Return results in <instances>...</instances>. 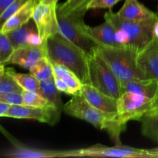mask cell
<instances>
[{
    "mask_svg": "<svg viewBox=\"0 0 158 158\" xmlns=\"http://www.w3.org/2000/svg\"><path fill=\"white\" fill-rule=\"evenodd\" d=\"M24 89L19 86L14 77L8 72L6 65L0 64V94L9 93L23 94Z\"/></svg>",
    "mask_w": 158,
    "mask_h": 158,
    "instance_id": "obj_23",
    "label": "cell"
},
{
    "mask_svg": "<svg viewBox=\"0 0 158 158\" xmlns=\"http://www.w3.org/2000/svg\"><path fill=\"white\" fill-rule=\"evenodd\" d=\"M156 100L129 91L123 92L117 99V116L125 125L131 120L140 121L155 105Z\"/></svg>",
    "mask_w": 158,
    "mask_h": 158,
    "instance_id": "obj_7",
    "label": "cell"
},
{
    "mask_svg": "<svg viewBox=\"0 0 158 158\" xmlns=\"http://www.w3.org/2000/svg\"><path fill=\"white\" fill-rule=\"evenodd\" d=\"M12 105L6 103V102L0 101V117H7Z\"/></svg>",
    "mask_w": 158,
    "mask_h": 158,
    "instance_id": "obj_32",
    "label": "cell"
},
{
    "mask_svg": "<svg viewBox=\"0 0 158 158\" xmlns=\"http://www.w3.org/2000/svg\"><path fill=\"white\" fill-rule=\"evenodd\" d=\"M80 94L99 110L110 115L117 114V99L106 95L91 84H83Z\"/></svg>",
    "mask_w": 158,
    "mask_h": 158,
    "instance_id": "obj_11",
    "label": "cell"
},
{
    "mask_svg": "<svg viewBox=\"0 0 158 158\" xmlns=\"http://www.w3.org/2000/svg\"><path fill=\"white\" fill-rule=\"evenodd\" d=\"M125 91L135 93L157 100L158 97V81L148 78L130 80L121 85V92Z\"/></svg>",
    "mask_w": 158,
    "mask_h": 158,
    "instance_id": "obj_18",
    "label": "cell"
},
{
    "mask_svg": "<svg viewBox=\"0 0 158 158\" xmlns=\"http://www.w3.org/2000/svg\"><path fill=\"white\" fill-rule=\"evenodd\" d=\"M6 69L14 77V79L16 80L17 83L24 90L40 92V82L30 73H19L12 68L6 67Z\"/></svg>",
    "mask_w": 158,
    "mask_h": 158,
    "instance_id": "obj_25",
    "label": "cell"
},
{
    "mask_svg": "<svg viewBox=\"0 0 158 158\" xmlns=\"http://www.w3.org/2000/svg\"><path fill=\"white\" fill-rule=\"evenodd\" d=\"M158 19L132 21L122 19L111 9L104 14V19L108 20L116 29L117 40L122 46L139 52L152 40L153 29Z\"/></svg>",
    "mask_w": 158,
    "mask_h": 158,
    "instance_id": "obj_3",
    "label": "cell"
},
{
    "mask_svg": "<svg viewBox=\"0 0 158 158\" xmlns=\"http://www.w3.org/2000/svg\"><path fill=\"white\" fill-rule=\"evenodd\" d=\"M53 1H55V2H58V1H59V0H53Z\"/></svg>",
    "mask_w": 158,
    "mask_h": 158,
    "instance_id": "obj_37",
    "label": "cell"
},
{
    "mask_svg": "<svg viewBox=\"0 0 158 158\" xmlns=\"http://www.w3.org/2000/svg\"><path fill=\"white\" fill-rule=\"evenodd\" d=\"M117 14L120 18L132 21H143L158 17V14L147 8L138 0H125Z\"/></svg>",
    "mask_w": 158,
    "mask_h": 158,
    "instance_id": "obj_17",
    "label": "cell"
},
{
    "mask_svg": "<svg viewBox=\"0 0 158 158\" xmlns=\"http://www.w3.org/2000/svg\"><path fill=\"white\" fill-rule=\"evenodd\" d=\"M30 0H15L2 12L0 13V26H2L15 12L24 6Z\"/></svg>",
    "mask_w": 158,
    "mask_h": 158,
    "instance_id": "obj_28",
    "label": "cell"
},
{
    "mask_svg": "<svg viewBox=\"0 0 158 158\" xmlns=\"http://www.w3.org/2000/svg\"><path fill=\"white\" fill-rule=\"evenodd\" d=\"M143 136L158 142V97L152 110L140 120Z\"/></svg>",
    "mask_w": 158,
    "mask_h": 158,
    "instance_id": "obj_21",
    "label": "cell"
},
{
    "mask_svg": "<svg viewBox=\"0 0 158 158\" xmlns=\"http://www.w3.org/2000/svg\"><path fill=\"white\" fill-rule=\"evenodd\" d=\"M121 157V158H151L147 150L138 149L123 145L106 147L95 144L86 148L69 150L68 157Z\"/></svg>",
    "mask_w": 158,
    "mask_h": 158,
    "instance_id": "obj_9",
    "label": "cell"
},
{
    "mask_svg": "<svg viewBox=\"0 0 158 158\" xmlns=\"http://www.w3.org/2000/svg\"><path fill=\"white\" fill-rule=\"evenodd\" d=\"M0 101L6 102L12 106L24 105L23 94L20 93H9V94H0Z\"/></svg>",
    "mask_w": 158,
    "mask_h": 158,
    "instance_id": "obj_30",
    "label": "cell"
},
{
    "mask_svg": "<svg viewBox=\"0 0 158 158\" xmlns=\"http://www.w3.org/2000/svg\"><path fill=\"white\" fill-rule=\"evenodd\" d=\"M157 1H158V0H157Z\"/></svg>",
    "mask_w": 158,
    "mask_h": 158,
    "instance_id": "obj_38",
    "label": "cell"
},
{
    "mask_svg": "<svg viewBox=\"0 0 158 158\" xmlns=\"http://www.w3.org/2000/svg\"><path fill=\"white\" fill-rule=\"evenodd\" d=\"M148 153L149 154L151 158H157L158 157V147L155 148H152V149L147 150Z\"/></svg>",
    "mask_w": 158,
    "mask_h": 158,
    "instance_id": "obj_34",
    "label": "cell"
},
{
    "mask_svg": "<svg viewBox=\"0 0 158 158\" xmlns=\"http://www.w3.org/2000/svg\"><path fill=\"white\" fill-rule=\"evenodd\" d=\"M54 80H55L56 86L57 89H59V91H60V93H64V94H68V95L72 96L71 89H69V86L66 85V83H65L62 79L59 78V77H54Z\"/></svg>",
    "mask_w": 158,
    "mask_h": 158,
    "instance_id": "obj_31",
    "label": "cell"
},
{
    "mask_svg": "<svg viewBox=\"0 0 158 158\" xmlns=\"http://www.w3.org/2000/svg\"><path fill=\"white\" fill-rule=\"evenodd\" d=\"M40 93L44 96L49 103L56 108L59 111L62 112L63 110V105L62 103L60 91L57 89L55 84L54 77L47 80L40 81Z\"/></svg>",
    "mask_w": 158,
    "mask_h": 158,
    "instance_id": "obj_22",
    "label": "cell"
},
{
    "mask_svg": "<svg viewBox=\"0 0 158 158\" xmlns=\"http://www.w3.org/2000/svg\"><path fill=\"white\" fill-rule=\"evenodd\" d=\"M73 1V0H66V1L65 2H63L62 5H63V6H66V5H69V3L72 2Z\"/></svg>",
    "mask_w": 158,
    "mask_h": 158,
    "instance_id": "obj_36",
    "label": "cell"
},
{
    "mask_svg": "<svg viewBox=\"0 0 158 158\" xmlns=\"http://www.w3.org/2000/svg\"><path fill=\"white\" fill-rule=\"evenodd\" d=\"M6 34L10 39L15 49L24 46H40L44 43L39 35L33 20H30L23 26Z\"/></svg>",
    "mask_w": 158,
    "mask_h": 158,
    "instance_id": "obj_14",
    "label": "cell"
},
{
    "mask_svg": "<svg viewBox=\"0 0 158 158\" xmlns=\"http://www.w3.org/2000/svg\"><path fill=\"white\" fill-rule=\"evenodd\" d=\"M97 51L114 73L120 85L136 79L147 78L137 63L138 52L130 48L98 46Z\"/></svg>",
    "mask_w": 158,
    "mask_h": 158,
    "instance_id": "obj_4",
    "label": "cell"
},
{
    "mask_svg": "<svg viewBox=\"0 0 158 158\" xmlns=\"http://www.w3.org/2000/svg\"><path fill=\"white\" fill-rule=\"evenodd\" d=\"M44 56H47L45 43L40 46L17 48L12 54L6 65H18L29 70L35 63Z\"/></svg>",
    "mask_w": 158,
    "mask_h": 158,
    "instance_id": "obj_15",
    "label": "cell"
},
{
    "mask_svg": "<svg viewBox=\"0 0 158 158\" xmlns=\"http://www.w3.org/2000/svg\"><path fill=\"white\" fill-rule=\"evenodd\" d=\"M57 15L59 30L63 36L87 54H91L98 48L99 45L83 32V26L85 24L83 14L77 12L66 13L57 12Z\"/></svg>",
    "mask_w": 158,
    "mask_h": 158,
    "instance_id": "obj_6",
    "label": "cell"
},
{
    "mask_svg": "<svg viewBox=\"0 0 158 158\" xmlns=\"http://www.w3.org/2000/svg\"><path fill=\"white\" fill-rule=\"evenodd\" d=\"M153 35L154 38L158 39V19L157 21L155 22V24L154 26V29H153Z\"/></svg>",
    "mask_w": 158,
    "mask_h": 158,
    "instance_id": "obj_35",
    "label": "cell"
},
{
    "mask_svg": "<svg viewBox=\"0 0 158 158\" xmlns=\"http://www.w3.org/2000/svg\"><path fill=\"white\" fill-rule=\"evenodd\" d=\"M15 49L7 34L0 32V64L6 66V63Z\"/></svg>",
    "mask_w": 158,
    "mask_h": 158,
    "instance_id": "obj_27",
    "label": "cell"
},
{
    "mask_svg": "<svg viewBox=\"0 0 158 158\" xmlns=\"http://www.w3.org/2000/svg\"><path fill=\"white\" fill-rule=\"evenodd\" d=\"M137 63L147 78L158 81V39L152 40L138 52Z\"/></svg>",
    "mask_w": 158,
    "mask_h": 158,
    "instance_id": "obj_12",
    "label": "cell"
},
{
    "mask_svg": "<svg viewBox=\"0 0 158 158\" xmlns=\"http://www.w3.org/2000/svg\"><path fill=\"white\" fill-rule=\"evenodd\" d=\"M120 1V0H92L86 6V11L97 9H111L113 6Z\"/></svg>",
    "mask_w": 158,
    "mask_h": 158,
    "instance_id": "obj_29",
    "label": "cell"
},
{
    "mask_svg": "<svg viewBox=\"0 0 158 158\" xmlns=\"http://www.w3.org/2000/svg\"><path fill=\"white\" fill-rule=\"evenodd\" d=\"M35 4V0H30L29 2H28L24 6H23L21 9L15 12L1 26V32H0L6 33L8 32H10V31L14 30V29L23 26L29 21H30L31 19H32Z\"/></svg>",
    "mask_w": 158,
    "mask_h": 158,
    "instance_id": "obj_19",
    "label": "cell"
},
{
    "mask_svg": "<svg viewBox=\"0 0 158 158\" xmlns=\"http://www.w3.org/2000/svg\"><path fill=\"white\" fill-rule=\"evenodd\" d=\"M63 111L67 115L84 120L96 128L106 131L116 145L121 144L120 134L127 125L122 123L117 114L110 115L99 110L90 104L81 94L73 96L63 105Z\"/></svg>",
    "mask_w": 158,
    "mask_h": 158,
    "instance_id": "obj_1",
    "label": "cell"
},
{
    "mask_svg": "<svg viewBox=\"0 0 158 158\" xmlns=\"http://www.w3.org/2000/svg\"><path fill=\"white\" fill-rule=\"evenodd\" d=\"M83 30L85 34H86L100 46H105V47L123 46L119 43L116 29L108 20H105L104 23L97 26H89L85 23L83 26Z\"/></svg>",
    "mask_w": 158,
    "mask_h": 158,
    "instance_id": "obj_13",
    "label": "cell"
},
{
    "mask_svg": "<svg viewBox=\"0 0 158 158\" xmlns=\"http://www.w3.org/2000/svg\"><path fill=\"white\" fill-rule=\"evenodd\" d=\"M89 84L106 95L118 99L121 94V85L118 79L97 49L88 54Z\"/></svg>",
    "mask_w": 158,
    "mask_h": 158,
    "instance_id": "obj_5",
    "label": "cell"
},
{
    "mask_svg": "<svg viewBox=\"0 0 158 158\" xmlns=\"http://www.w3.org/2000/svg\"><path fill=\"white\" fill-rule=\"evenodd\" d=\"M32 20L36 26L39 35L43 42L60 32L56 2L53 0H35Z\"/></svg>",
    "mask_w": 158,
    "mask_h": 158,
    "instance_id": "obj_8",
    "label": "cell"
},
{
    "mask_svg": "<svg viewBox=\"0 0 158 158\" xmlns=\"http://www.w3.org/2000/svg\"><path fill=\"white\" fill-rule=\"evenodd\" d=\"M53 68V76L62 79L66 83L72 92V96L80 95L83 83L77 74L63 65L52 63Z\"/></svg>",
    "mask_w": 158,
    "mask_h": 158,
    "instance_id": "obj_20",
    "label": "cell"
},
{
    "mask_svg": "<svg viewBox=\"0 0 158 158\" xmlns=\"http://www.w3.org/2000/svg\"><path fill=\"white\" fill-rule=\"evenodd\" d=\"M29 73L40 82L47 80L53 77L52 64L47 56H44L32 66Z\"/></svg>",
    "mask_w": 158,
    "mask_h": 158,
    "instance_id": "obj_24",
    "label": "cell"
},
{
    "mask_svg": "<svg viewBox=\"0 0 158 158\" xmlns=\"http://www.w3.org/2000/svg\"><path fill=\"white\" fill-rule=\"evenodd\" d=\"M13 148L6 151L4 156L10 158H56L68 157V151L29 148L13 141Z\"/></svg>",
    "mask_w": 158,
    "mask_h": 158,
    "instance_id": "obj_16",
    "label": "cell"
},
{
    "mask_svg": "<svg viewBox=\"0 0 158 158\" xmlns=\"http://www.w3.org/2000/svg\"><path fill=\"white\" fill-rule=\"evenodd\" d=\"M23 98L24 105L37 107H45V106H52L49 100L42 95L40 92L36 91L23 90Z\"/></svg>",
    "mask_w": 158,
    "mask_h": 158,
    "instance_id": "obj_26",
    "label": "cell"
},
{
    "mask_svg": "<svg viewBox=\"0 0 158 158\" xmlns=\"http://www.w3.org/2000/svg\"><path fill=\"white\" fill-rule=\"evenodd\" d=\"M46 56L51 63L63 65L75 73L83 84H89L88 54L60 32L49 37L46 42Z\"/></svg>",
    "mask_w": 158,
    "mask_h": 158,
    "instance_id": "obj_2",
    "label": "cell"
},
{
    "mask_svg": "<svg viewBox=\"0 0 158 158\" xmlns=\"http://www.w3.org/2000/svg\"><path fill=\"white\" fill-rule=\"evenodd\" d=\"M15 0H0V13L2 12Z\"/></svg>",
    "mask_w": 158,
    "mask_h": 158,
    "instance_id": "obj_33",
    "label": "cell"
},
{
    "mask_svg": "<svg viewBox=\"0 0 158 158\" xmlns=\"http://www.w3.org/2000/svg\"><path fill=\"white\" fill-rule=\"evenodd\" d=\"M61 113L52 106L37 107L26 105H16L11 106L7 117L34 120L54 126L60 120Z\"/></svg>",
    "mask_w": 158,
    "mask_h": 158,
    "instance_id": "obj_10",
    "label": "cell"
}]
</instances>
